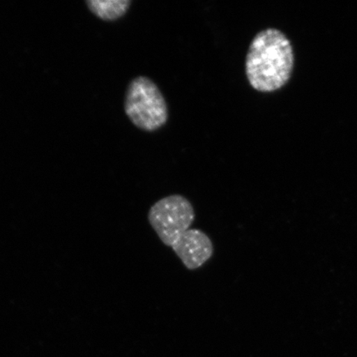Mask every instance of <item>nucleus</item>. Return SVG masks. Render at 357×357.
Instances as JSON below:
<instances>
[{
    "label": "nucleus",
    "instance_id": "obj_1",
    "mask_svg": "<svg viewBox=\"0 0 357 357\" xmlns=\"http://www.w3.org/2000/svg\"><path fill=\"white\" fill-rule=\"evenodd\" d=\"M294 55L291 43L281 31L267 29L253 38L245 57V75L259 92L278 91L292 75Z\"/></svg>",
    "mask_w": 357,
    "mask_h": 357
},
{
    "label": "nucleus",
    "instance_id": "obj_2",
    "mask_svg": "<svg viewBox=\"0 0 357 357\" xmlns=\"http://www.w3.org/2000/svg\"><path fill=\"white\" fill-rule=\"evenodd\" d=\"M125 113L136 127L146 132L158 130L168 119L166 100L153 80L145 77H137L129 84Z\"/></svg>",
    "mask_w": 357,
    "mask_h": 357
},
{
    "label": "nucleus",
    "instance_id": "obj_3",
    "mask_svg": "<svg viewBox=\"0 0 357 357\" xmlns=\"http://www.w3.org/2000/svg\"><path fill=\"white\" fill-rule=\"evenodd\" d=\"M195 213L188 199L172 195L160 199L149 213L150 225L162 242L172 248L180 236L190 229Z\"/></svg>",
    "mask_w": 357,
    "mask_h": 357
},
{
    "label": "nucleus",
    "instance_id": "obj_4",
    "mask_svg": "<svg viewBox=\"0 0 357 357\" xmlns=\"http://www.w3.org/2000/svg\"><path fill=\"white\" fill-rule=\"evenodd\" d=\"M172 249L189 270L199 269L213 254L211 238L199 229L186 231L174 244Z\"/></svg>",
    "mask_w": 357,
    "mask_h": 357
},
{
    "label": "nucleus",
    "instance_id": "obj_5",
    "mask_svg": "<svg viewBox=\"0 0 357 357\" xmlns=\"http://www.w3.org/2000/svg\"><path fill=\"white\" fill-rule=\"evenodd\" d=\"M87 6L93 15L105 21L119 20L127 13L130 7V0H115V1H95L89 0Z\"/></svg>",
    "mask_w": 357,
    "mask_h": 357
}]
</instances>
